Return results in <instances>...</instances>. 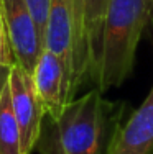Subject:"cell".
<instances>
[{
  "label": "cell",
  "instance_id": "2",
  "mask_svg": "<svg viewBox=\"0 0 153 154\" xmlns=\"http://www.w3.org/2000/svg\"><path fill=\"white\" fill-rule=\"evenodd\" d=\"M147 26H150L147 0H110L94 77L96 89L102 94L120 87L130 77L137 48Z\"/></svg>",
  "mask_w": 153,
  "mask_h": 154
},
{
  "label": "cell",
  "instance_id": "8",
  "mask_svg": "<svg viewBox=\"0 0 153 154\" xmlns=\"http://www.w3.org/2000/svg\"><path fill=\"white\" fill-rule=\"evenodd\" d=\"M110 0H82L84 7V21H86V36H87V53H89V80L94 82L100 53V41L104 23Z\"/></svg>",
  "mask_w": 153,
  "mask_h": 154
},
{
  "label": "cell",
  "instance_id": "12",
  "mask_svg": "<svg viewBox=\"0 0 153 154\" xmlns=\"http://www.w3.org/2000/svg\"><path fill=\"white\" fill-rule=\"evenodd\" d=\"M0 62L7 66H13L15 59H13V53L10 48L8 41V33H7L5 20H3V12H2V3H0Z\"/></svg>",
  "mask_w": 153,
  "mask_h": 154
},
{
  "label": "cell",
  "instance_id": "6",
  "mask_svg": "<svg viewBox=\"0 0 153 154\" xmlns=\"http://www.w3.org/2000/svg\"><path fill=\"white\" fill-rule=\"evenodd\" d=\"M107 154H153V85L140 107L115 128Z\"/></svg>",
  "mask_w": 153,
  "mask_h": 154
},
{
  "label": "cell",
  "instance_id": "10",
  "mask_svg": "<svg viewBox=\"0 0 153 154\" xmlns=\"http://www.w3.org/2000/svg\"><path fill=\"white\" fill-rule=\"evenodd\" d=\"M0 154H23L20 126L13 113L8 84L0 95Z\"/></svg>",
  "mask_w": 153,
  "mask_h": 154
},
{
  "label": "cell",
  "instance_id": "4",
  "mask_svg": "<svg viewBox=\"0 0 153 154\" xmlns=\"http://www.w3.org/2000/svg\"><path fill=\"white\" fill-rule=\"evenodd\" d=\"M8 89L10 97H12L13 113L20 126L23 154H31L35 151L36 141L41 133L43 120L46 116L45 107L36 94L31 74L17 62L10 69Z\"/></svg>",
  "mask_w": 153,
  "mask_h": 154
},
{
  "label": "cell",
  "instance_id": "9",
  "mask_svg": "<svg viewBox=\"0 0 153 154\" xmlns=\"http://www.w3.org/2000/svg\"><path fill=\"white\" fill-rule=\"evenodd\" d=\"M66 3L74 30V89L89 80V53H87V36L84 21L82 0H63Z\"/></svg>",
  "mask_w": 153,
  "mask_h": 154
},
{
  "label": "cell",
  "instance_id": "7",
  "mask_svg": "<svg viewBox=\"0 0 153 154\" xmlns=\"http://www.w3.org/2000/svg\"><path fill=\"white\" fill-rule=\"evenodd\" d=\"M45 49L51 51L63 61L71 79L72 94L74 89V30L69 10L63 0H51L49 15L46 21L45 35H43Z\"/></svg>",
  "mask_w": 153,
  "mask_h": 154
},
{
  "label": "cell",
  "instance_id": "11",
  "mask_svg": "<svg viewBox=\"0 0 153 154\" xmlns=\"http://www.w3.org/2000/svg\"><path fill=\"white\" fill-rule=\"evenodd\" d=\"M28 7L31 10L36 25H38L41 35H45V28H46V21H48L49 15V7H51V0H27Z\"/></svg>",
  "mask_w": 153,
  "mask_h": 154
},
{
  "label": "cell",
  "instance_id": "14",
  "mask_svg": "<svg viewBox=\"0 0 153 154\" xmlns=\"http://www.w3.org/2000/svg\"><path fill=\"white\" fill-rule=\"evenodd\" d=\"M148 10H150V26L153 28V0H147Z\"/></svg>",
  "mask_w": 153,
  "mask_h": 154
},
{
  "label": "cell",
  "instance_id": "13",
  "mask_svg": "<svg viewBox=\"0 0 153 154\" xmlns=\"http://www.w3.org/2000/svg\"><path fill=\"white\" fill-rule=\"evenodd\" d=\"M10 69H12V66H7V64H2V62H0V95H2L3 89H5L7 84H8Z\"/></svg>",
  "mask_w": 153,
  "mask_h": 154
},
{
  "label": "cell",
  "instance_id": "5",
  "mask_svg": "<svg viewBox=\"0 0 153 154\" xmlns=\"http://www.w3.org/2000/svg\"><path fill=\"white\" fill-rule=\"evenodd\" d=\"M31 77L48 116H58L69 102L76 98L68 69L63 61L48 49H43Z\"/></svg>",
  "mask_w": 153,
  "mask_h": 154
},
{
  "label": "cell",
  "instance_id": "3",
  "mask_svg": "<svg viewBox=\"0 0 153 154\" xmlns=\"http://www.w3.org/2000/svg\"><path fill=\"white\" fill-rule=\"evenodd\" d=\"M13 59L27 72H33L45 49L43 35L27 0H0Z\"/></svg>",
  "mask_w": 153,
  "mask_h": 154
},
{
  "label": "cell",
  "instance_id": "1",
  "mask_svg": "<svg viewBox=\"0 0 153 154\" xmlns=\"http://www.w3.org/2000/svg\"><path fill=\"white\" fill-rule=\"evenodd\" d=\"M115 105L92 89L71 100L58 116H45L36 141L38 154H107L115 128L123 120Z\"/></svg>",
  "mask_w": 153,
  "mask_h": 154
}]
</instances>
